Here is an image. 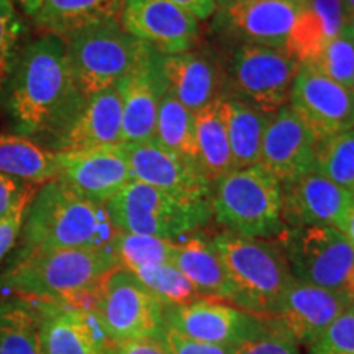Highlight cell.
Wrapping results in <instances>:
<instances>
[{
    "mask_svg": "<svg viewBox=\"0 0 354 354\" xmlns=\"http://www.w3.org/2000/svg\"><path fill=\"white\" fill-rule=\"evenodd\" d=\"M7 87L6 107L13 131L44 141L48 149L76 120L87 99L73 76L64 39L55 35L26 44Z\"/></svg>",
    "mask_w": 354,
    "mask_h": 354,
    "instance_id": "obj_1",
    "label": "cell"
},
{
    "mask_svg": "<svg viewBox=\"0 0 354 354\" xmlns=\"http://www.w3.org/2000/svg\"><path fill=\"white\" fill-rule=\"evenodd\" d=\"M118 266L112 246L24 251L0 274V294L88 308L95 287Z\"/></svg>",
    "mask_w": 354,
    "mask_h": 354,
    "instance_id": "obj_2",
    "label": "cell"
},
{
    "mask_svg": "<svg viewBox=\"0 0 354 354\" xmlns=\"http://www.w3.org/2000/svg\"><path fill=\"white\" fill-rule=\"evenodd\" d=\"M117 228L104 203L88 201L59 179L39 185L26 209L24 251L109 248Z\"/></svg>",
    "mask_w": 354,
    "mask_h": 354,
    "instance_id": "obj_3",
    "label": "cell"
},
{
    "mask_svg": "<svg viewBox=\"0 0 354 354\" xmlns=\"http://www.w3.org/2000/svg\"><path fill=\"white\" fill-rule=\"evenodd\" d=\"M212 243L233 286V304L258 317H272L294 281L281 245L230 232L218 233Z\"/></svg>",
    "mask_w": 354,
    "mask_h": 354,
    "instance_id": "obj_4",
    "label": "cell"
},
{
    "mask_svg": "<svg viewBox=\"0 0 354 354\" xmlns=\"http://www.w3.org/2000/svg\"><path fill=\"white\" fill-rule=\"evenodd\" d=\"M105 209L117 232L171 241L197 233L214 215L210 198L174 196L138 180L127 184Z\"/></svg>",
    "mask_w": 354,
    "mask_h": 354,
    "instance_id": "obj_5",
    "label": "cell"
},
{
    "mask_svg": "<svg viewBox=\"0 0 354 354\" xmlns=\"http://www.w3.org/2000/svg\"><path fill=\"white\" fill-rule=\"evenodd\" d=\"M212 214L225 232L272 240L286 230L282 184L263 166L233 171L215 180Z\"/></svg>",
    "mask_w": 354,
    "mask_h": 354,
    "instance_id": "obj_6",
    "label": "cell"
},
{
    "mask_svg": "<svg viewBox=\"0 0 354 354\" xmlns=\"http://www.w3.org/2000/svg\"><path fill=\"white\" fill-rule=\"evenodd\" d=\"M297 281L348 295L354 302V248L333 227L287 228L276 238Z\"/></svg>",
    "mask_w": 354,
    "mask_h": 354,
    "instance_id": "obj_7",
    "label": "cell"
},
{
    "mask_svg": "<svg viewBox=\"0 0 354 354\" xmlns=\"http://www.w3.org/2000/svg\"><path fill=\"white\" fill-rule=\"evenodd\" d=\"M66 55L84 97L115 87L135 64L143 41L128 35L120 21L91 26L64 39Z\"/></svg>",
    "mask_w": 354,
    "mask_h": 354,
    "instance_id": "obj_8",
    "label": "cell"
},
{
    "mask_svg": "<svg viewBox=\"0 0 354 354\" xmlns=\"http://www.w3.org/2000/svg\"><path fill=\"white\" fill-rule=\"evenodd\" d=\"M95 312L112 343L161 339L165 330V305L122 266L97 286Z\"/></svg>",
    "mask_w": 354,
    "mask_h": 354,
    "instance_id": "obj_9",
    "label": "cell"
},
{
    "mask_svg": "<svg viewBox=\"0 0 354 354\" xmlns=\"http://www.w3.org/2000/svg\"><path fill=\"white\" fill-rule=\"evenodd\" d=\"M300 63L286 48L240 44L228 69V88L234 99L266 115L276 113L290 99Z\"/></svg>",
    "mask_w": 354,
    "mask_h": 354,
    "instance_id": "obj_10",
    "label": "cell"
},
{
    "mask_svg": "<svg viewBox=\"0 0 354 354\" xmlns=\"http://www.w3.org/2000/svg\"><path fill=\"white\" fill-rule=\"evenodd\" d=\"M117 87L122 97V143L153 141L159 102L167 88L161 53L143 43Z\"/></svg>",
    "mask_w": 354,
    "mask_h": 354,
    "instance_id": "obj_11",
    "label": "cell"
},
{
    "mask_svg": "<svg viewBox=\"0 0 354 354\" xmlns=\"http://www.w3.org/2000/svg\"><path fill=\"white\" fill-rule=\"evenodd\" d=\"M351 308L353 302L348 295L294 279L281 307L272 317L266 318V322L289 336L300 348L308 349Z\"/></svg>",
    "mask_w": 354,
    "mask_h": 354,
    "instance_id": "obj_12",
    "label": "cell"
},
{
    "mask_svg": "<svg viewBox=\"0 0 354 354\" xmlns=\"http://www.w3.org/2000/svg\"><path fill=\"white\" fill-rule=\"evenodd\" d=\"M57 177L79 196L107 203L133 180L123 145L57 151Z\"/></svg>",
    "mask_w": 354,
    "mask_h": 354,
    "instance_id": "obj_13",
    "label": "cell"
},
{
    "mask_svg": "<svg viewBox=\"0 0 354 354\" xmlns=\"http://www.w3.org/2000/svg\"><path fill=\"white\" fill-rule=\"evenodd\" d=\"M165 323L197 342L236 348L266 326L263 317L215 299L165 307Z\"/></svg>",
    "mask_w": 354,
    "mask_h": 354,
    "instance_id": "obj_14",
    "label": "cell"
},
{
    "mask_svg": "<svg viewBox=\"0 0 354 354\" xmlns=\"http://www.w3.org/2000/svg\"><path fill=\"white\" fill-rule=\"evenodd\" d=\"M289 105L318 141L354 128L353 88L322 76L307 64H300Z\"/></svg>",
    "mask_w": 354,
    "mask_h": 354,
    "instance_id": "obj_15",
    "label": "cell"
},
{
    "mask_svg": "<svg viewBox=\"0 0 354 354\" xmlns=\"http://www.w3.org/2000/svg\"><path fill=\"white\" fill-rule=\"evenodd\" d=\"M354 190L312 169L282 183V220L287 228H342L351 210Z\"/></svg>",
    "mask_w": 354,
    "mask_h": 354,
    "instance_id": "obj_16",
    "label": "cell"
},
{
    "mask_svg": "<svg viewBox=\"0 0 354 354\" xmlns=\"http://www.w3.org/2000/svg\"><path fill=\"white\" fill-rule=\"evenodd\" d=\"M197 21L169 0H123V30L165 56L179 55L194 46L198 37Z\"/></svg>",
    "mask_w": 354,
    "mask_h": 354,
    "instance_id": "obj_17",
    "label": "cell"
},
{
    "mask_svg": "<svg viewBox=\"0 0 354 354\" xmlns=\"http://www.w3.org/2000/svg\"><path fill=\"white\" fill-rule=\"evenodd\" d=\"M122 145L130 162L133 180L174 196L210 198L212 183L197 161L172 153L154 140Z\"/></svg>",
    "mask_w": 354,
    "mask_h": 354,
    "instance_id": "obj_18",
    "label": "cell"
},
{
    "mask_svg": "<svg viewBox=\"0 0 354 354\" xmlns=\"http://www.w3.org/2000/svg\"><path fill=\"white\" fill-rule=\"evenodd\" d=\"M300 0H246L215 12V28L241 44L286 48Z\"/></svg>",
    "mask_w": 354,
    "mask_h": 354,
    "instance_id": "obj_19",
    "label": "cell"
},
{
    "mask_svg": "<svg viewBox=\"0 0 354 354\" xmlns=\"http://www.w3.org/2000/svg\"><path fill=\"white\" fill-rule=\"evenodd\" d=\"M318 140L299 113L286 105L269 117L261 145L259 166L279 183L313 169Z\"/></svg>",
    "mask_w": 354,
    "mask_h": 354,
    "instance_id": "obj_20",
    "label": "cell"
},
{
    "mask_svg": "<svg viewBox=\"0 0 354 354\" xmlns=\"http://www.w3.org/2000/svg\"><path fill=\"white\" fill-rule=\"evenodd\" d=\"M35 302L41 312L43 354H109L112 342L95 310L55 300Z\"/></svg>",
    "mask_w": 354,
    "mask_h": 354,
    "instance_id": "obj_21",
    "label": "cell"
},
{
    "mask_svg": "<svg viewBox=\"0 0 354 354\" xmlns=\"http://www.w3.org/2000/svg\"><path fill=\"white\" fill-rule=\"evenodd\" d=\"M122 143V97L118 87L87 97L76 120L51 145V151H71Z\"/></svg>",
    "mask_w": 354,
    "mask_h": 354,
    "instance_id": "obj_22",
    "label": "cell"
},
{
    "mask_svg": "<svg viewBox=\"0 0 354 354\" xmlns=\"http://www.w3.org/2000/svg\"><path fill=\"white\" fill-rule=\"evenodd\" d=\"M162 73L167 88L190 112H201L221 97L218 92L223 84V74L214 59L201 53L162 55Z\"/></svg>",
    "mask_w": 354,
    "mask_h": 354,
    "instance_id": "obj_23",
    "label": "cell"
},
{
    "mask_svg": "<svg viewBox=\"0 0 354 354\" xmlns=\"http://www.w3.org/2000/svg\"><path fill=\"white\" fill-rule=\"evenodd\" d=\"M171 264L189 279L202 297L233 304V286L212 238L197 232L177 240Z\"/></svg>",
    "mask_w": 354,
    "mask_h": 354,
    "instance_id": "obj_24",
    "label": "cell"
},
{
    "mask_svg": "<svg viewBox=\"0 0 354 354\" xmlns=\"http://www.w3.org/2000/svg\"><path fill=\"white\" fill-rule=\"evenodd\" d=\"M346 15L343 0H300L286 50L297 57L300 64L308 63L326 43L343 33Z\"/></svg>",
    "mask_w": 354,
    "mask_h": 354,
    "instance_id": "obj_25",
    "label": "cell"
},
{
    "mask_svg": "<svg viewBox=\"0 0 354 354\" xmlns=\"http://www.w3.org/2000/svg\"><path fill=\"white\" fill-rule=\"evenodd\" d=\"M123 0H43L32 17L44 35L69 38L91 26L120 21Z\"/></svg>",
    "mask_w": 354,
    "mask_h": 354,
    "instance_id": "obj_26",
    "label": "cell"
},
{
    "mask_svg": "<svg viewBox=\"0 0 354 354\" xmlns=\"http://www.w3.org/2000/svg\"><path fill=\"white\" fill-rule=\"evenodd\" d=\"M0 174L39 187L57 177L56 153L17 133L0 131Z\"/></svg>",
    "mask_w": 354,
    "mask_h": 354,
    "instance_id": "obj_27",
    "label": "cell"
},
{
    "mask_svg": "<svg viewBox=\"0 0 354 354\" xmlns=\"http://www.w3.org/2000/svg\"><path fill=\"white\" fill-rule=\"evenodd\" d=\"M197 162L210 183L233 172L227 123L223 117V97L196 113Z\"/></svg>",
    "mask_w": 354,
    "mask_h": 354,
    "instance_id": "obj_28",
    "label": "cell"
},
{
    "mask_svg": "<svg viewBox=\"0 0 354 354\" xmlns=\"http://www.w3.org/2000/svg\"><path fill=\"white\" fill-rule=\"evenodd\" d=\"M223 117L232 148L233 171L258 166L263 135L271 115L259 112L245 102L223 97Z\"/></svg>",
    "mask_w": 354,
    "mask_h": 354,
    "instance_id": "obj_29",
    "label": "cell"
},
{
    "mask_svg": "<svg viewBox=\"0 0 354 354\" xmlns=\"http://www.w3.org/2000/svg\"><path fill=\"white\" fill-rule=\"evenodd\" d=\"M0 354H43L41 312L35 300H0Z\"/></svg>",
    "mask_w": 354,
    "mask_h": 354,
    "instance_id": "obj_30",
    "label": "cell"
},
{
    "mask_svg": "<svg viewBox=\"0 0 354 354\" xmlns=\"http://www.w3.org/2000/svg\"><path fill=\"white\" fill-rule=\"evenodd\" d=\"M154 141L172 153L197 161L196 113L190 112L169 88L159 102Z\"/></svg>",
    "mask_w": 354,
    "mask_h": 354,
    "instance_id": "obj_31",
    "label": "cell"
},
{
    "mask_svg": "<svg viewBox=\"0 0 354 354\" xmlns=\"http://www.w3.org/2000/svg\"><path fill=\"white\" fill-rule=\"evenodd\" d=\"M133 274L156 295L165 307H180L202 299L189 279L172 264L143 266L135 269Z\"/></svg>",
    "mask_w": 354,
    "mask_h": 354,
    "instance_id": "obj_32",
    "label": "cell"
},
{
    "mask_svg": "<svg viewBox=\"0 0 354 354\" xmlns=\"http://www.w3.org/2000/svg\"><path fill=\"white\" fill-rule=\"evenodd\" d=\"M313 169L354 190V128L318 141Z\"/></svg>",
    "mask_w": 354,
    "mask_h": 354,
    "instance_id": "obj_33",
    "label": "cell"
},
{
    "mask_svg": "<svg viewBox=\"0 0 354 354\" xmlns=\"http://www.w3.org/2000/svg\"><path fill=\"white\" fill-rule=\"evenodd\" d=\"M176 241L148 234L120 233L112 243V250L117 256L118 264L128 271L153 264H171L174 254Z\"/></svg>",
    "mask_w": 354,
    "mask_h": 354,
    "instance_id": "obj_34",
    "label": "cell"
},
{
    "mask_svg": "<svg viewBox=\"0 0 354 354\" xmlns=\"http://www.w3.org/2000/svg\"><path fill=\"white\" fill-rule=\"evenodd\" d=\"M304 64L315 69L322 76L351 88L354 79V39L343 32Z\"/></svg>",
    "mask_w": 354,
    "mask_h": 354,
    "instance_id": "obj_35",
    "label": "cell"
},
{
    "mask_svg": "<svg viewBox=\"0 0 354 354\" xmlns=\"http://www.w3.org/2000/svg\"><path fill=\"white\" fill-rule=\"evenodd\" d=\"M24 25L12 0H0V91L7 86L17 59Z\"/></svg>",
    "mask_w": 354,
    "mask_h": 354,
    "instance_id": "obj_36",
    "label": "cell"
},
{
    "mask_svg": "<svg viewBox=\"0 0 354 354\" xmlns=\"http://www.w3.org/2000/svg\"><path fill=\"white\" fill-rule=\"evenodd\" d=\"M308 354H354V312L348 310L308 348Z\"/></svg>",
    "mask_w": 354,
    "mask_h": 354,
    "instance_id": "obj_37",
    "label": "cell"
},
{
    "mask_svg": "<svg viewBox=\"0 0 354 354\" xmlns=\"http://www.w3.org/2000/svg\"><path fill=\"white\" fill-rule=\"evenodd\" d=\"M233 354H302V348L266 322L264 328L234 348Z\"/></svg>",
    "mask_w": 354,
    "mask_h": 354,
    "instance_id": "obj_38",
    "label": "cell"
},
{
    "mask_svg": "<svg viewBox=\"0 0 354 354\" xmlns=\"http://www.w3.org/2000/svg\"><path fill=\"white\" fill-rule=\"evenodd\" d=\"M161 342L165 343V346L169 354H233L234 348L232 346H220V344H210L197 342V339L189 338L177 331L172 326L166 325L162 330Z\"/></svg>",
    "mask_w": 354,
    "mask_h": 354,
    "instance_id": "obj_39",
    "label": "cell"
},
{
    "mask_svg": "<svg viewBox=\"0 0 354 354\" xmlns=\"http://www.w3.org/2000/svg\"><path fill=\"white\" fill-rule=\"evenodd\" d=\"M38 185L25 184L20 180L0 174V220L17 209L26 198L33 197Z\"/></svg>",
    "mask_w": 354,
    "mask_h": 354,
    "instance_id": "obj_40",
    "label": "cell"
},
{
    "mask_svg": "<svg viewBox=\"0 0 354 354\" xmlns=\"http://www.w3.org/2000/svg\"><path fill=\"white\" fill-rule=\"evenodd\" d=\"M30 201H32V197L21 202L6 218L0 220V263L10 253L12 248L15 246L17 240H19V236L21 234V227H24L25 214L26 209H28Z\"/></svg>",
    "mask_w": 354,
    "mask_h": 354,
    "instance_id": "obj_41",
    "label": "cell"
},
{
    "mask_svg": "<svg viewBox=\"0 0 354 354\" xmlns=\"http://www.w3.org/2000/svg\"><path fill=\"white\" fill-rule=\"evenodd\" d=\"M109 354H169L161 339H130L112 343Z\"/></svg>",
    "mask_w": 354,
    "mask_h": 354,
    "instance_id": "obj_42",
    "label": "cell"
},
{
    "mask_svg": "<svg viewBox=\"0 0 354 354\" xmlns=\"http://www.w3.org/2000/svg\"><path fill=\"white\" fill-rule=\"evenodd\" d=\"M169 2L190 13L197 20L210 19L216 12L215 0H169Z\"/></svg>",
    "mask_w": 354,
    "mask_h": 354,
    "instance_id": "obj_43",
    "label": "cell"
},
{
    "mask_svg": "<svg viewBox=\"0 0 354 354\" xmlns=\"http://www.w3.org/2000/svg\"><path fill=\"white\" fill-rule=\"evenodd\" d=\"M339 232L346 236V240L351 243V246L354 248V202L351 205V210H349V214L346 215V218H344V221H343L342 228H339Z\"/></svg>",
    "mask_w": 354,
    "mask_h": 354,
    "instance_id": "obj_44",
    "label": "cell"
},
{
    "mask_svg": "<svg viewBox=\"0 0 354 354\" xmlns=\"http://www.w3.org/2000/svg\"><path fill=\"white\" fill-rule=\"evenodd\" d=\"M19 2V6L24 8V10L28 13L30 17H33L35 13H37V10L39 7H41L43 0H17Z\"/></svg>",
    "mask_w": 354,
    "mask_h": 354,
    "instance_id": "obj_45",
    "label": "cell"
},
{
    "mask_svg": "<svg viewBox=\"0 0 354 354\" xmlns=\"http://www.w3.org/2000/svg\"><path fill=\"white\" fill-rule=\"evenodd\" d=\"M344 33L349 35L354 39V12H348L346 21H344Z\"/></svg>",
    "mask_w": 354,
    "mask_h": 354,
    "instance_id": "obj_46",
    "label": "cell"
},
{
    "mask_svg": "<svg viewBox=\"0 0 354 354\" xmlns=\"http://www.w3.org/2000/svg\"><path fill=\"white\" fill-rule=\"evenodd\" d=\"M240 2H246V0H215L216 10H218V8L233 6V3H240Z\"/></svg>",
    "mask_w": 354,
    "mask_h": 354,
    "instance_id": "obj_47",
    "label": "cell"
},
{
    "mask_svg": "<svg viewBox=\"0 0 354 354\" xmlns=\"http://www.w3.org/2000/svg\"><path fill=\"white\" fill-rule=\"evenodd\" d=\"M343 3L348 12H354V0H343Z\"/></svg>",
    "mask_w": 354,
    "mask_h": 354,
    "instance_id": "obj_48",
    "label": "cell"
},
{
    "mask_svg": "<svg viewBox=\"0 0 354 354\" xmlns=\"http://www.w3.org/2000/svg\"><path fill=\"white\" fill-rule=\"evenodd\" d=\"M351 88L354 91V79H353V86H351Z\"/></svg>",
    "mask_w": 354,
    "mask_h": 354,
    "instance_id": "obj_49",
    "label": "cell"
},
{
    "mask_svg": "<svg viewBox=\"0 0 354 354\" xmlns=\"http://www.w3.org/2000/svg\"><path fill=\"white\" fill-rule=\"evenodd\" d=\"M351 310H353V312H354V302H353V308H351Z\"/></svg>",
    "mask_w": 354,
    "mask_h": 354,
    "instance_id": "obj_50",
    "label": "cell"
}]
</instances>
